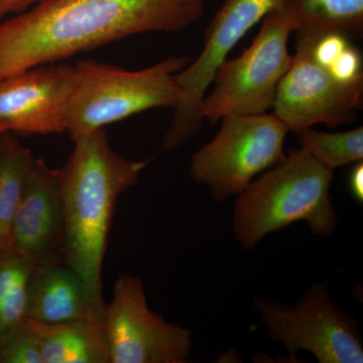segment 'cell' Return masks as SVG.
I'll return each instance as SVG.
<instances>
[{"instance_id":"3957f363","label":"cell","mask_w":363,"mask_h":363,"mask_svg":"<svg viewBox=\"0 0 363 363\" xmlns=\"http://www.w3.org/2000/svg\"><path fill=\"white\" fill-rule=\"evenodd\" d=\"M332 180L333 172L307 150L291 149L283 162L260 174L236 196V240L252 250L269 233L300 221L316 235H329L338 221L330 197Z\"/></svg>"},{"instance_id":"d6986e66","label":"cell","mask_w":363,"mask_h":363,"mask_svg":"<svg viewBox=\"0 0 363 363\" xmlns=\"http://www.w3.org/2000/svg\"><path fill=\"white\" fill-rule=\"evenodd\" d=\"M0 363H44L39 336L28 318L0 337Z\"/></svg>"},{"instance_id":"ffe728a7","label":"cell","mask_w":363,"mask_h":363,"mask_svg":"<svg viewBox=\"0 0 363 363\" xmlns=\"http://www.w3.org/2000/svg\"><path fill=\"white\" fill-rule=\"evenodd\" d=\"M348 187L351 195L358 203L363 201V162H355L348 178Z\"/></svg>"},{"instance_id":"5b68a950","label":"cell","mask_w":363,"mask_h":363,"mask_svg":"<svg viewBox=\"0 0 363 363\" xmlns=\"http://www.w3.org/2000/svg\"><path fill=\"white\" fill-rule=\"evenodd\" d=\"M298 16L283 0L262 18L257 37L238 58L227 59L202 104L204 121L215 123L228 116H255L272 108L281 79L292 63L289 40ZM211 85V86H212Z\"/></svg>"},{"instance_id":"e0dca14e","label":"cell","mask_w":363,"mask_h":363,"mask_svg":"<svg viewBox=\"0 0 363 363\" xmlns=\"http://www.w3.org/2000/svg\"><path fill=\"white\" fill-rule=\"evenodd\" d=\"M33 264L11 247L0 250V337L26 319V291Z\"/></svg>"},{"instance_id":"277c9868","label":"cell","mask_w":363,"mask_h":363,"mask_svg":"<svg viewBox=\"0 0 363 363\" xmlns=\"http://www.w3.org/2000/svg\"><path fill=\"white\" fill-rule=\"evenodd\" d=\"M190 61L172 56L138 71L77 62L66 107V133L75 140L140 112L175 109L180 101L175 76Z\"/></svg>"},{"instance_id":"30bf717a","label":"cell","mask_w":363,"mask_h":363,"mask_svg":"<svg viewBox=\"0 0 363 363\" xmlns=\"http://www.w3.org/2000/svg\"><path fill=\"white\" fill-rule=\"evenodd\" d=\"M296 52L274 98V114L296 135L318 124L352 123L362 108L363 83L341 82L313 55V35L296 33Z\"/></svg>"},{"instance_id":"ac0fdd59","label":"cell","mask_w":363,"mask_h":363,"mask_svg":"<svg viewBox=\"0 0 363 363\" xmlns=\"http://www.w3.org/2000/svg\"><path fill=\"white\" fill-rule=\"evenodd\" d=\"M298 135L301 147L332 172L363 160L362 126L342 133H324L308 128Z\"/></svg>"},{"instance_id":"52a82bcc","label":"cell","mask_w":363,"mask_h":363,"mask_svg":"<svg viewBox=\"0 0 363 363\" xmlns=\"http://www.w3.org/2000/svg\"><path fill=\"white\" fill-rule=\"evenodd\" d=\"M283 0H225L206 32L199 56L176 74L180 101L162 140L161 152H172L199 135L202 104L217 71L235 45Z\"/></svg>"},{"instance_id":"9a60e30c","label":"cell","mask_w":363,"mask_h":363,"mask_svg":"<svg viewBox=\"0 0 363 363\" xmlns=\"http://www.w3.org/2000/svg\"><path fill=\"white\" fill-rule=\"evenodd\" d=\"M33 157L18 135L6 133L0 136V250L11 245L14 213Z\"/></svg>"},{"instance_id":"9c48e42d","label":"cell","mask_w":363,"mask_h":363,"mask_svg":"<svg viewBox=\"0 0 363 363\" xmlns=\"http://www.w3.org/2000/svg\"><path fill=\"white\" fill-rule=\"evenodd\" d=\"M109 363H184L193 348L190 330L150 309L143 281L123 274L105 307Z\"/></svg>"},{"instance_id":"4fadbf2b","label":"cell","mask_w":363,"mask_h":363,"mask_svg":"<svg viewBox=\"0 0 363 363\" xmlns=\"http://www.w3.org/2000/svg\"><path fill=\"white\" fill-rule=\"evenodd\" d=\"M26 318L45 324L90 322L84 284L63 260L33 264L26 291Z\"/></svg>"},{"instance_id":"8992f818","label":"cell","mask_w":363,"mask_h":363,"mask_svg":"<svg viewBox=\"0 0 363 363\" xmlns=\"http://www.w3.org/2000/svg\"><path fill=\"white\" fill-rule=\"evenodd\" d=\"M211 142L193 155L190 176L216 201L238 196L255 177L286 157L285 124L272 114L228 116Z\"/></svg>"},{"instance_id":"2e32d148","label":"cell","mask_w":363,"mask_h":363,"mask_svg":"<svg viewBox=\"0 0 363 363\" xmlns=\"http://www.w3.org/2000/svg\"><path fill=\"white\" fill-rule=\"evenodd\" d=\"M298 16L295 33L320 37L341 33L348 37L363 30V0H289Z\"/></svg>"},{"instance_id":"7a4b0ae2","label":"cell","mask_w":363,"mask_h":363,"mask_svg":"<svg viewBox=\"0 0 363 363\" xmlns=\"http://www.w3.org/2000/svg\"><path fill=\"white\" fill-rule=\"evenodd\" d=\"M62 174L63 262L82 279L90 322L104 333L102 266L117 200L135 187L150 160L130 161L112 149L105 128L73 140Z\"/></svg>"},{"instance_id":"ba28073f","label":"cell","mask_w":363,"mask_h":363,"mask_svg":"<svg viewBox=\"0 0 363 363\" xmlns=\"http://www.w3.org/2000/svg\"><path fill=\"white\" fill-rule=\"evenodd\" d=\"M255 307L269 337L285 346L291 359L305 350L320 363L363 362L357 325L332 300L326 284L310 286L294 307L262 298Z\"/></svg>"},{"instance_id":"5bb4252c","label":"cell","mask_w":363,"mask_h":363,"mask_svg":"<svg viewBox=\"0 0 363 363\" xmlns=\"http://www.w3.org/2000/svg\"><path fill=\"white\" fill-rule=\"evenodd\" d=\"M30 321L39 336L44 363H109L104 333L89 321Z\"/></svg>"},{"instance_id":"6da1fadb","label":"cell","mask_w":363,"mask_h":363,"mask_svg":"<svg viewBox=\"0 0 363 363\" xmlns=\"http://www.w3.org/2000/svg\"><path fill=\"white\" fill-rule=\"evenodd\" d=\"M206 0H43L0 23V80L130 35L175 33L201 20Z\"/></svg>"},{"instance_id":"7c38bea8","label":"cell","mask_w":363,"mask_h":363,"mask_svg":"<svg viewBox=\"0 0 363 363\" xmlns=\"http://www.w3.org/2000/svg\"><path fill=\"white\" fill-rule=\"evenodd\" d=\"M63 245L61 169L33 157L14 213L9 247L38 264L63 260Z\"/></svg>"},{"instance_id":"44dd1931","label":"cell","mask_w":363,"mask_h":363,"mask_svg":"<svg viewBox=\"0 0 363 363\" xmlns=\"http://www.w3.org/2000/svg\"><path fill=\"white\" fill-rule=\"evenodd\" d=\"M43 0H0V20L9 14L23 13L25 9Z\"/></svg>"},{"instance_id":"8fae6325","label":"cell","mask_w":363,"mask_h":363,"mask_svg":"<svg viewBox=\"0 0 363 363\" xmlns=\"http://www.w3.org/2000/svg\"><path fill=\"white\" fill-rule=\"evenodd\" d=\"M74 67L48 64L0 80V136L66 133Z\"/></svg>"}]
</instances>
